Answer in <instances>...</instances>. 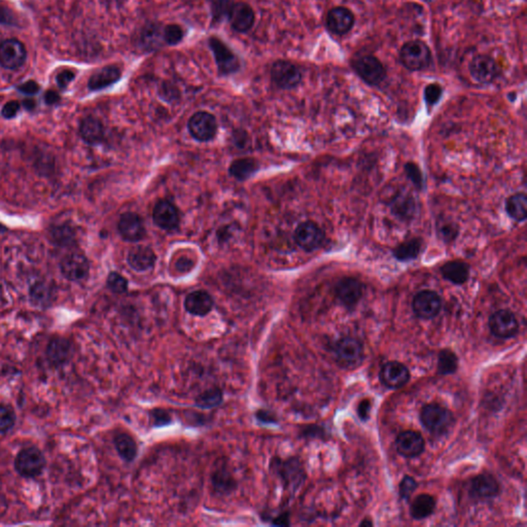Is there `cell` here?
Wrapping results in <instances>:
<instances>
[{"mask_svg": "<svg viewBox=\"0 0 527 527\" xmlns=\"http://www.w3.org/2000/svg\"><path fill=\"white\" fill-rule=\"evenodd\" d=\"M46 457L37 447H26L17 454L15 469L23 478L35 479L43 474L46 468Z\"/></svg>", "mask_w": 527, "mask_h": 527, "instance_id": "obj_4", "label": "cell"}, {"mask_svg": "<svg viewBox=\"0 0 527 527\" xmlns=\"http://www.w3.org/2000/svg\"><path fill=\"white\" fill-rule=\"evenodd\" d=\"M140 48L146 52L157 51L165 46L163 39V26L160 23H146L140 32L138 39Z\"/></svg>", "mask_w": 527, "mask_h": 527, "instance_id": "obj_24", "label": "cell"}, {"mask_svg": "<svg viewBox=\"0 0 527 527\" xmlns=\"http://www.w3.org/2000/svg\"><path fill=\"white\" fill-rule=\"evenodd\" d=\"M422 245L423 243L421 238L409 239L394 249V257L401 262L412 261L421 255Z\"/></svg>", "mask_w": 527, "mask_h": 527, "instance_id": "obj_34", "label": "cell"}, {"mask_svg": "<svg viewBox=\"0 0 527 527\" xmlns=\"http://www.w3.org/2000/svg\"><path fill=\"white\" fill-rule=\"evenodd\" d=\"M184 29L178 24H168L163 27V39L166 46H176L184 39Z\"/></svg>", "mask_w": 527, "mask_h": 527, "instance_id": "obj_39", "label": "cell"}, {"mask_svg": "<svg viewBox=\"0 0 527 527\" xmlns=\"http://www.w3.org/2000/svg\"><path fill=\"white\" fill-rule=\"evenodd\" d=\"M122 69L117 65H107L95 71L90 77L88 88L91 91H102L121 79Z\"/></svg>", "mask_w": 527, "mask_h": 527, "instance_id": "obj_23", "label": "cell"}, {"mask_svg": "<svg viewBox=\"0 0 527 527\" xmlns=\"http://www.w3.org/2000/svg\"><path fill=\"white\" fill-rule=\"evenodd\" d=\"M115 447L119 457L126 461H132L137 454V445L132 437L127 434H119L115 437Z\"/></svg>", "mask_w": 527, "mask_h": 527, "instance_id": "obj_37", "label": "cell"}, {"mask_svg": "<svg viewBox=\"0 0 527 527\" xmlns=\"http://www.w3.org/2000/svg\"><path fill=\"white\" fill-rule=\"evenodd\" d=\"M271 81L281 90H293L303 79L301 69L291 61L277 60L270 69Z\"/></svg>", "mask_w": 527, "mask_h": 527, "instance_id": "obj_6", "label": "cell"}, {"mask_svg": "<svg viewBox=\"0 0 527 527\" xmlns=\"http://www.w3.org/2000/svg\"><path fill=\"white\" fill-rule=\"evenodd\" d=\"M107 287L115 294H124L128 289V281L117 272L109 273L106 280Z\"/></svg>", "mask_w": 527, "mask_h": 527, "instance_id": "obj_41", "label": "cell"}, {"mask_svg": "<svg viewBox=\"0 0 527 527\" xmlns=\"http://www.w3.org/2000/svg\"><path fill=\"white\" fill-rule=\"evenodd\" d=\"M417 486L419 485H417L414 478L410 476L405 477L402 482H401L400 488H399L401 497L404 499H408L412 495V493L416 490Z\"/></svg>", "mask_w": 527, "mask_h": 527, "instance_id": "obj_46", "label": "cell"}, {"mask_svg": "<svg viewBox=\"0 0 527 527\" xmlns=\"http://www.w3.org/2000/svg\"><path fill=\"white\" fill-rule=\"evenodd\" d=\"M73 354V343L64 337L52 338L46 349V358L53 368L65 366L70 361Z\"/></svg>", "mask_w": 527, "mask_h": 527, "instance_id": "obj_17", "label": "cell"}, {"mask_svg": "<svg viewBox=\"0 0 527 527\" xmlns=\"http://www.w3.org/2000/svg\"><path fill=\"white\" fill-rule=\"evenodd\" d=\"M421 421L424 428L432 434H443L452 425L453 416L448 409L438 404H430L422 409Z\"/></svg>", "mask_w": 527, "mask_h": 527, "instance_id": "obj_7", "label": "cell"}, {"mask_svg": "<svg viewBox=\"0 0 527 527\" xmlns=\"http://www.w3.org/2000/svg\"><path fill=\"white\" fill-rule=\"evenodd\" d=\"M16 423V415L8 407L0 405V434L8 432Z\"/></svg>", "mask_w": 527, "mask_h": 527, "instance_id": "obj_43", "label": "cell"}, {"mask_svg": "<svg viewBox=\"0 0 527 527\" xmlns=\"http://www.w3.org/2000/svg\"><path fill=\"white\" fill-rule=\"evenodd\" d=\"M50 239L60 247H73L77 242L75 229L68 224H59L50 229Z\"/></svg>", "mask_w": 527, "mask_h": 527, "instance_id": "obj_32", "label": "cell"}, {"mask_svg": "<svg viewBox=\"0 0 527 527\" xmlns=\"http://www.w3.org/2000/svg\"><path fill=\"white\" fill-rule=\"evenodd\" d=\"M20 104L17 102H10L3 106L1 111L2 117L6 119H12L16 117L17 113L20 111Z\"/></svg>", "mask_w": 527, "mask_h": 527, "instance_id": "obj_48", "label": "cell"}, {"mask_svg": "<svg viewBox=\"0 0 527 527\" xmlns=\"http://www.w3.org/2000/svg\"><path fill=\"white\" fill-rule=\"evenodd\" d=\"M443 278L453 285H461L467 282L470 276L469 265L461 261L447 262L441 267Z\"/></svg>", "mask_w": 527, "mask_h": 527, "instance_id": "obj_30", "label": "cell"}, {"mask_svg": "<svg viewBox=\"0 0 527 527\" xmlns=\"http://www.w3.org/2000/svg\"><path fill=\"white\" fill-rule=\"evenodd\" d=\"M370 408H371V405H370L369 401L367 400L363 401V402L361 403L360 406H358V415H360V417L363 421H366V419H368Z\"/></svg>", "mask_w": 527, "mask_h": 527, "instance_id": "obj_52", "label": "cell"}, {"mask_svg": "<svg viewBox=\"0 0 527 527\" xmlns=\"http://www.w3.org/2000/svg\"><path fill=\"white\" fill-rule=\"evenodd\" d=\"M31 302L35 306L47 308L52 305L55 300V289L50 283L46 281H37L29 289Z\"/></svg>", "mask_w": 527, "mask_h": 527, "instance_id": "obj_31", "label": "cell"}, {"mask_svg": "<svg viewBox=\"0 0 527 527\" xmlns=\"http://www.w3.org/2000/svg\"><path fill=\"white\" fill-rule=\"evenodd\" d=\"M24 106L25 107H26L27 109H29V111H31V109H33L35 107V102H24Z\"/></svg>", "mask_w": 527, "mask_h": 527, "instance_id": "obj_55", "label": "cell"}, {"mask_svg": "<svg viewBox=\"0 0 527 527\" xmlns=\"http://www.w3.org/2000/svg\"><path fill=\"white\" fill-rule=\"evenodd\" d=\"M457 233H459V230L453 224L444 222L440 226V234L442 235L446 242H451V241L454 240L457 238Z\"/></svg>", "mask_w": 527, "mask_h": 527, "instance_id": "obj_47", "label": "cell"}, {"mask_svg": "<svg viewBox=\"0 0 527 527\" xmlns=\"http://www.w3.org/2000/svg\"><path fill=\"white\" fill-rule=\"evenodd\" d=\"M405 171H406L407 176L412 182V184L419 190H421L423 188V175H422L421 170L419 169V166L410 162V163H407L405 165Z\"/></svg>", "mask_w": 527, "mask_h": 527, "instance_id": "obj_45", "label": "cell"}, {"mask_svg": "<svg viewBox=\"0 0 527 527\" xmlns=\"http://www.w3.org/2000/svg\"><path fill=\"white\" fill-rule=\"evenodd\" d=\"M371 526L372 522L368 521V520H365V521H363L362 524H361V526Z\"/></svg>", "mask_w": 527, "mask_h": 527, "instance_id": "obj_56", "label": "cell"}, {"mask_svg": "<svg viewBox=\"0 0 527 527\" xmlns=\"http://www.w3.org/2000/svg\"><path fill=\"white\" fill-rule=\"evenodd\" d=\"M380 379L390 388H401L408 383L410 372L405 365L399 362H388L380 372Z\"/></svg>", "mask_w": 527, "mask_h": 527, "instance_id": "obj_20", "label": "cell"}, {"mask_svg": "<svg viewBox=\"0 0 527 527\" xmlns=\"http://www.w3.org/2000/svg\"><path fill=\"white\" fill-rule=\"evenodd\" d=\"M189 131L198 142H209L218 131V122L215 117L207 111H198L189 119Z\"/></svg>", "mask_w": 527, "mask_h": 527, "instance_id": "obj_10", "label": "cell"}, {"mask_svg": "<svg viewBox=\"0 0 527 527\" xmlns=\"http://www.w3.org/2000/svg\"><path fill=\"white\" fill-rule=\"evenodd\" d=\"M499 482L491 475H479L471 481V493L480 499H492L499 495Z\"/></svg>", "mask_w": 527, "mask_h": 527, "instance_id": "obj_28", "label": "cell"}, {"mask_svg": "<svg viewBox=\"0 0 527 527\" xmlns=\"http://www.w3.org/2000/svg\"><path fill=\"white\" fill-rule=\"evenodd\" d=\"M352 66L356 75L372 87L379 86L386 79L385 67L373 55H361L352 60Z\"/></svg>", "mask_w": 527, "mask_h": 527, "instance_id": "obj_3", "label": "cell"}, {"mask_svg": "<svg viewBox=\"0 0 527 527\" xmlns=\"http://www.w3.org/2000/svg\"><path fill=\"white\" fill-rule=\"evenodd\" d=\"M153 220L159 228L171 231L178 228L180 218L178 209L171 202L162 200L153 211Z\"/></svg>", "mask_w": 527, "mask_h": 527, "instance_id": "obj_21", "label": "cell"}, {"mask_svg": "<svg viewBox=\"0 0 527 527\" xmlns=\"http://www.w3.org/2000/svg\"><path fill=\"white\" fill-rule=\"evenodd\" d=\"M156 253L153 249L146 247H135L129 251L128 264L133 270L138 272L150 270L156 264Z\"/></svg>", "mask_w": 527, "mask_h": 527, "instance_id": "obj_26", "label": "cell"}, {"mask_svg": "<svg viewBox=\"0 0 527 527\" xmlns=\"http://www.w3.org/2000/svg\"><path fill=\"white\" fill-rule=\"evenodd\" d=\"M24 45L16 39H6L0 44V65L6 69H18L26 61Z\"/></svg>", "mask_w": 527, "mask_h": 527, "instance_id": "obj_15", "label": "cell"}, {"mask_svg": "<svg viewBox=\"0 0 527 527\" xmlns=\"http://www.w3.org/2000/svg\"><path fill=\"white\" fill-rule=\"evenodd\" d=\"M434 508H436V501L434 497L423 493L415 497L414 501H412L410 509L411 516L415 520L425 519L434 513Z\"/></svg>", "mask_w": 527, "mask_h": 527, "instance_id": "obj_35", "label": "cell"}, {"mask_svg": "<svg viewBox=\"0 0 527 527\" xmlns=\"http://www.w3.org/2000/svg\"><path fill=\"white\" fill-rule=\"evenodd\" d=\"M423 438L421 434L412 430L401 432L396 440V448L405 457H416L424 450Z\"/></svg>", "mask_w": 527, "mask_h": 527, "instance_id": "obj_22", "label": "cell"}, {"mask_svg": "<svg viewBox=\"0 0 527 527\" xmlns=\"http://www.w3.org/2000/svg\"><path fill=\"white\" fill-rule=\"evenodd\" d=\"M354 25V15L344 6L332 8L327 16V27L333 35L343 37L347 35Z\"/></svg>", "mask_w": 527, "mask_h": 527, "instance_id": "obj_19", "label": "cell"}, {"mask_svg": "<svg viewBox=\"0 0 527 527\" xmlns=\"http://www.w3.org/2000/svg\"><path fill=\"white\" fill-rule=\"evenodd\" d=\"M214 302L205 291H196L189 294L184 301V307L189 314L196 316H205L211 312Z\"/></svg>", "mask_w": 527, "mask_h": 527, "instance_id": "obj_25", "label": "cell"}, {"mask_svg": "<svg viewBox=\"0 0 527 527\" xmlns=\"http://www.w3.org/2000/svg\"><path fill=\"white\" fill-rule=\"evenodd\" d=\"M506 211L516 222H524L527 216V198L524 193L512 195L506 201Z\"/></svg>", "mask_w": 527, "mask_h": 527, "instance_id": "obj_33", "label": "cell"}, {"mask_svg": "<svg viewBox=\"0 0 527 527\" xmlns=\"http://www.w3.org/2000/svg\"><path fill=\"white\" fill-rule=\"evenodd\" d=\"M127 0H102L104 3L109 6H123Z\"/></svg>", "mask_w": 527, "mask_h": 527, "instance_id": "obj_54", "label": "cell"}, {"mask_svg": "<svg viewBox=\"0 0 527 527\" xmlns=\"http://www.w3.org/2000/svg\"><path fill=\"white\" fill-rule=\"evenodd\" d=\"M207 43L213 55L218 75H231L240 70V59L222 39L220 37H211Z\"/></svg>", "mask_w": 527, "mask_h": 527, "instance_id": "obj_2", "label": "cell"}, {"mask_svg": "<svg viewBox=\"0 0 527 527\" xmlns=\"http://www.w3.org/2000/svg\"><path fill=\"white\" fill-rule=\"evenodd\" d=\"M459 367V360L454 352L451 350H442L439 354L438 372L442 375L454 373Z\"/></svg>", "mask_w": 527, "mask_h": 527, "instance_id": "obj_38", "label": "cell"}, {"mask_svg": "<svg viewBox=\"0 0 527 527\" xmlns=\"http://www.w3.org/2000/svg\"><path fill=\"white\" fill-rule=\"evenodd\" d=\"M390 211L399 220H411L417 211L415 199L407 193H399L390 203Z\"/></svg>", "mask_w": 527, "mask_h": 527, "instance_id": "obj_27", "label": "cell"}, {"mask_svg": "<svg viewBox=\"0 0 527 527\" xmlns=\"http://www.w3.org/2000/svg\"><path fill=\"white\" fill-rule=\"evenodd\" d=\"M400 61L403 66L408 70H424L432 64V51L421 39L407 41L401 48Z\"/></svg>", "mask_w": 527, "mask_h": 527, "instance_id": "obj_1", "label": "cell"}, {"mask_svg": "<svg viewBox=\"0 0 527 527\" xmlns=\"http://www.w3.org/2000/svg\"><path fill=\"white\" fill-rule=\"evenodd\" d=\"M73 79H75V73L73 71L65 70L57 77V84L61 89H65Z\"/></svg>", "mask_w": 527, "mask_h": 527, "instance_id": "obj_51", "label": "cell"}, {"mask_svg": "<svg viewBox=\"0 0 527 527\" xmlns=\"http://www.w3.org/2000/svg\"><path fill=\"white\" fill-rule=\"evenodd\" d=\"M222 394L218 388L207 390L202 394L198 396L196 400V405L200 408L209 409L218 406L222 403Z\"/></svg>", "mask_w": 527, "mask_h": 527, "instance_id": "obj_40", "label": "cell"}, {"mask_svg": "<svg viewBox=\"0 0 527 527\" xmlns=\"http://www.w3.org/2000/svg\"><path fill=\"white\" fill-rule=\"evenodd\" d=\"M153 419H154L155 425L162 426L168 424L170 422V415L164 410H155L152 412Z\"/></svg>", "mask_w": 527, "mask_h": 527, "instance_id": "obj_50", "label": "cell"}, {"mask_svg": "<svg viewBox=\"0 0 527 527\" xmlns=\"http://www.w3.org/2000/svg\"><path fill=\"white\" fill-rule=\"evenodd\" d=\"M79 135L90 146L100 144L104 138V124L97 117H85L79 125Z\"/></svg>", "mask_w": 527, "mask_h": 527, "instance_id": "obj_29", "label": "cell"}, {"mask_svg": "<svg viewBox=\"0 0 527 527\" xmlns=\"http://www.w3.org/2000/svg\"><path fill=\"white\" fill-rule=\"evenodd\" d=\"M117 230L122 238L130 242H137L146 236V227L142 218L134 212L122 214L117 224Z\"/></svg>", "mask_w": 527, "mask_h": 527, "instance_id": "obj_18", "label": "cell"}, {"mask_svg": "<svg viewBox=\"0 0 527 527\" xmlns=\"http://www.w3.org/2000/svg\"><path fill=\"white\" fill-rule=\"evenodd\" d=\"M443 89L439 84H430L424 89V100L428 106H432L440 102L442 97Z\"/></svg>", "mask_w": 527, "mask_h": 527, "instance_id": "obj_44", "label": "cell"}, {"mask_svg": "<svg viewBox=\"0 0 527 527\" xmlns=\"http://www.w3.org/2000/svg\"><path fill=\"white\" fill-rule=\"evenodd\" d=\"M258 170H259V164L256 160L245 158L233 162L229 171L233 178L242 182V180H247V178H251Z\"/></svg>", "mask_w": 527, "mask_h": 527, "instance_id": "obj_36", "label": "cell"}, {"mask_svg": "<svg viewBox=\"0 0 527 527\" xmlns=\"http://www.w3.org/2000/svg\"><path fill=\"white\" fill-rule=\"evenodd\" d=\"M45 100L47 104L53 106V104H57L60 100V98H59L58 94L55 93L53 91H49L46 93Z\"/></svg>", "mask_w": 527, "mask_h": 527, "instance_id": "obj_53", "label": "cell"}, {"mask_svg": "<svg viewBox=\"0 0 527 527\" xmlns=\"http://www.w3.org/2000/svg\"><path fill=\"white\" fill-rule=\"evenodd\" d=\"M18 90H19V92H21V93L25 94V95L32 96V95H35V94L37 93H39V86L37 85V84L35 83V82L28 81V82H26V83L22 84V85L19 86Z\"/></svg>", "mask_w": 527, "mask_h": 527, "instance_id": "obj_49", "label": "cell"}, {"mask_svg": "<svg viewBox=\"0 0 527 527\" xmlns=\"http://www.w3.org/2000/svg\"><path fill=\"white\" fill-rule=\"evenodd\" d=\"M228 20L233 30L247 33L256 22V12L247 2H234L229 10Z\"/></svg>", "mask_w": 527, "mask_h": 527, "instance_id": "obj_14", "label": "cell"}, {"mask_svg": "<svg viewBox=\"0 0 527 527\" xmlns=\"http://www.w3.org/2000/svg\"><path fill=\"white\" fill-rule=\"evenodd\" d=\"M60 270L67 280L75 282L84 280L89 275V260L79 251H71L61 261Z\"/></svg>", "mask_w": 527, "mask_h": 527, "instance_id": "obj_11", "label": "cell"}, {"mask_svg": "<svg viewBox=\"0 0 527 527\" xmlns=\"http://www.w3.org/2000/svg\"><path fill=\"white\" fill-rule=\"evenodd\" d=\"M234 2L232 0H214L212 3V19L213 22H220L228 18L229 10Z\"/></svg>", "mask_w": 527, "mask_h": 527, "instance_id": "obj_42", "label": "cell"}, {"mask_svg": "<svg viewBox=\"0 0 527 527\" xmlns=\"http://www.w3.org/2000/svg\"><path fill=\"white\" fill-rule=\"evenodd\" d=\"M489 327L495 337L508 339L517 335L519 331V323L513 312L503 309L499 310L490 316Z\"/></svg>", "mask_w": 527, "mask_h": 527, "instance_id": "obj_13", "label": "cell"}, {"mask_svg": "<svg viewBox=\"0 0 527 527\" xmlns=\"http://www.w3.org/2000/svg\"><path fill=\"white\" fill-rule=\"evenodd\" d=\"M414 314L419 318L430 319L438 316L442 308V300L440 296L434 291H419L412 302Z\"/></svg>", "mask_w": 527, "mask_h": 527, "instance_id": "obj_16", "label": "cell"}, {"mask_svg": "<svg viewBox=\"0 0 527 527\" xmlns=\"http://www.w3.org/2000/svg\"><path fill=\"white\" fill-rule=\"evenodd\" d=\"M364 283L354 277H344L335 287L336 298L347 310H354L356 307L364 296Z\"/></svg>", "mask_w": 527, "mask_h": 527, "instance_id": "obj_9", "label": "cell"}, {"mask_svg": "<svg viewBox=\"0 0 527 527\" xmlns=\"http://www.w3.org/2000/svg\"><path fill=\"white\" fill-rule=\"evenodd\" d=\"M365 358L364 346L356 338L347 337L338 341L335 346V358L341 368H358Z\"/></svg>", "mask_w": 527, "mask_h": 527, "instance_id": "obj_5", "label": "cell"}, {"mask_svg": "<svg viewBox=\"0 0 527 527\" xmlns=\"http://www.w3.org/2000/svg\"><path fill=\"white\" fill-rule=\"evenodd\" d=\"M295 240L302 249L314 251L320 249L325 240L323 229L314 222H304L295 231Z\"/></svg>", "mask_w": 527, "mask_h": 527, "instance_id": "obj_12", "label": "cell"}, {"mask_svg": "<svg viewBox=\"0 0 527 527\" xmlns=\"http://www.w3.org/2000/svg\"><path fill=\"white\" fill-rule=\"evenodd\" d=\"M470 75L476 83L487 85L497 81L501 75V69L495 59L488 55L475 56L469 64Z\"/></svg>", "mask_w": 527, "mask_h": 527, "instance_id": "obj_8", "label": "cell"}]
</instances>
